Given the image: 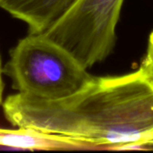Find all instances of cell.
Segmentation results:
<instances>
[{"instance_id": "cell-5", "label": "cell", "mask_w": 153, "mask_h": 153, "mask_svg": "<svg viewBox=\"0 0 153 153\" xmlns=\"http://www.w3.org/2000/svg\"><path fill=\"white\" fill-rule=\"evenodd\" d=\"M0 147L28 151L77 150L67 138L29 127L0 128Z\"/></svg>"}, {"instance_id": "cell-1", "label": "cell", "mask_w": 153, "mask_h": 153, "mask_svg": "<svg viewBox=\"0 0 153 153\" xmlns=\"http://www.w3.org/2000/svg\"><path fill=\"white\" fill-rule=\"evenodd\" d=\"M14 127L67 138L78 149H140L153 140V85L139 69L93 77L75 94L46 100L16 92L2 105Z\"/></svg>"}, {"instance_id": "cell-4", "label": "cell", "mask_w": 153, "mask_h": 153, "mask_svg": "<svg viewBox=\"0 0 153 153\" xmlns=\"http://www.w3.org/2000/svg\"><path fill=\"white\" fill-rule=\"evenodd\" d=\"M77 0H0V9L23 22L30 34L47 32Z\"/></svg>"}, {"instance_id": "cell-2", "label": "cell", "mask_w": 153, "mask_h": 153, "mask_svg": "<svg viewBox=\"0 0 153 153\" xmlns=\"http://www.w3.org/2000/svg\"><path fill=\"white\" fill-rule=\"evenodd\" d=\"M3 71L17 92L46 100L72 96L94 77L44 33L21 39L10 50Z\"/></svg>"}, {"instance_id": "cell-6", "label": "cell", "mask_w": 153, "mask_h": 153, "mask_svg": "<svg viewBox=\"0 0 153 153\" xmlns=\"http://www.w3.org/2000/svg\"><path fill=\"white\" fill-rule=\"evenodd\" d=\"M140 70L153 85V30L150 34L146 54L143 59Z\"/></svg>"}, {"instance_id": "cell-3", "label": "cell", "mask_w": 153, "mask_h": 153, "mask_svg": "<svg viewBox=\"0 0 153 153\" xmlns=\"http://www.w3.org/2000/svg\"><path fill=\"white\" fill-rule=\"evenodd\" d=\"M123 3L124 0H77L44 34L89 69L112 52Z\"/></svg>"}, {"instance_id": "cell-7", "label": "cell", "mask_w": 153, "mask_h": 153, "mask_svg": "<svg viewBox=\"0 0 153 153\" xmlns=\"http://www.w3.org/2000/svg\"><path fill=\"white\" fill-rule=\"evenodd\" d=\"M3 65H2V57H1V54H0V106L3 105L4 103V81H3Z\"/></svg>"}]
</instances>
